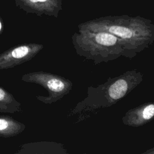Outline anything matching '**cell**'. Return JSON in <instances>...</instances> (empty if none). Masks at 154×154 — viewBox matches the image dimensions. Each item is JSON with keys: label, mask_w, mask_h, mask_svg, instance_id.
I'll list each match as a JSON object with an SVG mask.
<instances>
[{"label": "cell", "mask_w": 154, "mask_h": 154, "mask_svg": "<svg viewBox=\"0 0 154 154\" xmlns=\"http://www.w3.org/2000/svg\"><path fill=\"white\" fill-rule=\"evenodd\" d=\"M43 49V45L31 43L13 46L0 54V70L13 68L32 59Z\"/></svg>", "instance_id": "obj_5"}, {"label": "cell", "mask_w": 154, "mask_h": 154, "mask_svg": "<svg viewBox=\"0 0 154 154\" xmlns=\"http://www.w3.org/2000/svg\"><path fill=\"white\" fill-rule=\"evenodd\" d=\"M143 80V73L135 69L116 77H109L104 83L96 87L89 86L86 97L70 110L69 115H78L80 120L87 113L111 106L130 93Z\"/></svg>", "instance_id": "obj_2"}, {"label": "cell", "mask_w": 154, "mask_h": 154, "mask_svg": "<svg viewBox=\"0 0 154 154\" xmlns=\"http://www.w3.org/2000/svg\"><path fill=\"white\" fill-rule=\"evenodd\" d=\"M17 154H66L67 151L61 143L54 141H39L22 145L15 153Z\"/></svg>", "instance_id": "obj_8"}, {"label": "cell", "mask_w": 154, "mask_h": 154, "mask_svg": "<svg viewBox=\"0 0 154 154\" xmlns=\"http://www.w3.org/2000/svg\"><path fill=\"white\" fill-rule=\"evenodd\" d=\"M21 79L26 82L38 84L46 90L48 95L36 96V99L45 104H52L69 94L73 83L67 78L49 72L37 71L23 75Z\"/></svg>", "instance_id": "obj_4"}, {"label": "cell", "mask_w": 154, "mask_h": 154, "mask_svg": "<svg viewBox=\"0 0 154 154\" xmlns=\"http://www.w3.org/2000/svg\"><path fill=\"white\" fill-rule=\"evenodd\" d=\"M78 28L115 35L122 43L123 57L129 59L149 48L154 41V24L150 19L140 16H102L81 23Z\"/></svg>", "instance_id": "obj_1"}, {"label": "cell", "mask_w": 154, "mask_h": 154, "mask_svg": "<svg viewBox=\"0 0 154 154\" xmlns=\"http://www.w3.org/2000/svg\"><path fill=\"white\" fill-rule=\"evenodd\" d=\"M19 2L26 11L38 16L45 15L57 18L63 10L62 0H19Z\"/></svg>", "instance_id": "obj_6"}, {"label": "cell", "mask_w": 154, "mask_h": 154, "mask_svg": "<svg viewBox=\"0 0 154 154\" xmlns=\"http://www.w3.org/2000/svg\"><path fill=\"white\" fill-rule=\"evenodd\" d=\"M153 116L154 103L147 102L129 109L122 118V121L125 125L140 127L151 122Z\"/></svg>", "instance_id": "obj_7"}, {"label": "cell", "mask_w": 154, "mask_h": 154, "mask_svg": "<svg viewBox=\"0 0 154 154\" xmlns=\"http://www.w3.org/2000/svg\"><path fill=\"white\" fill-rule=\"evenodd\" d=\"M21 103L13 94L0 86V112L14 113L22 110Z\"/></svg>", "instance_id": "obj_10"}, {"label": "cell", "mask_w": 154, "mask_h": 154, "mask_svg": "<svg viewBox=\"0 0 154 154\" xmlns=\"http://www.w3.org/2000/svg\"><path fill=\"white\" fill-rule=\"evenodd\" d=\"M25 124L8 116H0V137H12L25 129Z\"/></svg>", "instance_id": "obj_9"}, {"label": "cell", "mask_w": 154, "mask_h": 154, "mask_svg": "<svg viewBox=\"0 0 154 154\" xmlns=\"http://www.w3.org/2000/svg\"><path fill=\"white\" fill-rule=\"evenodd\" d=\"M72 42L79 56L92 60L94 64L117 59L124 52L121 40L105 31L78 29L72 35Z\"/></svg>", "instance_id": "obj_3"}]
</instances>
